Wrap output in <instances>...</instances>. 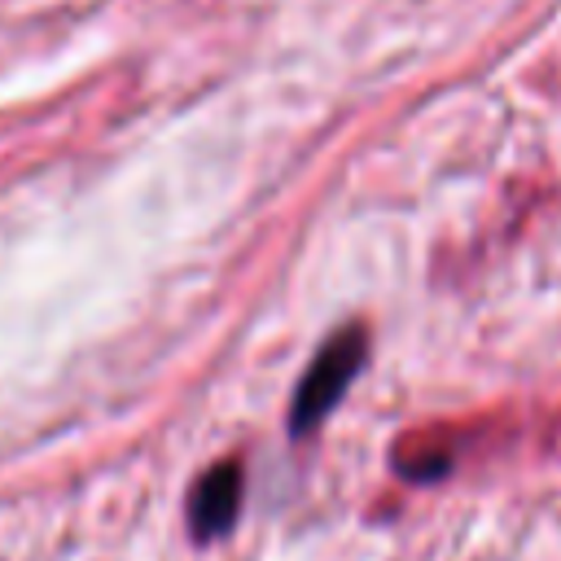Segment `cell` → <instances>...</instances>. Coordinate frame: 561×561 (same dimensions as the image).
I'll list each match as a JSON object with an SVG mask.
<instances>
[{
  "label": "cell",
  "mask_w": 561,
  "mask_h": 561,
  "mask_svg": "<svg viewBox=\"0 0 561 561\" xmlns=\"http://www.w3.org/2000/svg\"><path fill=\"white\" fill-rule=\"evenodd\" d=\"M359 364H364V329L351 324V329L333 333V337L320 346V355L311 359V368L302 373L298 394H294V408H289L294 430H311V425H320L324 412L342 399V390H346L351 377L359 373Z\"/></svg>",
  "instance_id": "1"
},
{
  "label": "cell",
  "mask_w": 561,
  "mask_h": 561,
  "mask_svg": "<svg viewBox=\"0 0 561 561\" xmlns=\"http://www.w3.org/2000/svg\"><path fill=\"white\" fill-rule=\"evenodd\" d=\"M241 486H245V478H241L237 460H224V465L202 473V482L188 495V522H193L197 539H210V535L232 526V517L241 508Z\"/></svg>",
  "instance_id": "2"
}]
</instances>
